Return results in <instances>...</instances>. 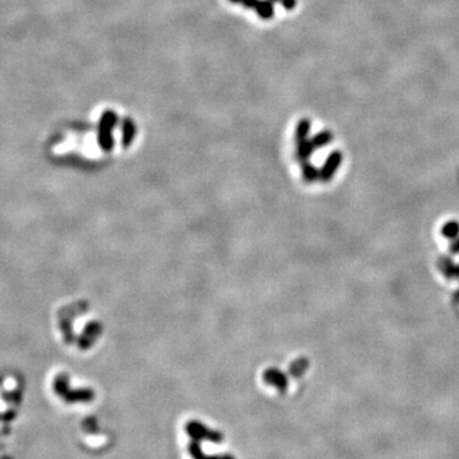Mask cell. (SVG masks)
<instances>
[{
  "label": "cell",
  "instance_id": "277c9868",
  "mask_svg": "<svg viewBox=\"0 0 459 459\" xmlns=\"http://www.w3.org/2000/svg\"><path fill=\"white\" fill-rule=\"evenodd\" d=\"M263 380L269 385L274 386L280 393H286L288 386V379L285 374L278 369H267L263 373Z\"/></svg>",
  "mask_w": 459,
  "mask_h": 459
},
{
  "label": "cell",
  "instance_id": "ffe728a7",
  "mask_svg": "<svg viewBox=\"0 0 459 459\" xmlns=\"http://www.w3.org/2000/svg\"><path fill=\"white\" fill-rule=\"evenodd\" d=\"M269 2H272V3H280L281 0H269Z\"/></svg>",
  "mask_w": 459,
  "mask_h": 459
},
{
  "label": "cell",
  "instance_id": "ba28073f",
  "mask_svg": "<svg viewBox=\"0 0 459 459\" xmlns=\"http://www.w3.org/2000/svg\"><path fill=\"white\" fill-rule=\"evenodd\" d=\"M310 129H311V121L310 119L308 118H304L299 121L297 126H296V130H295V139H296V143L301 141H305L308 139L309 133H310Z\"/></svg>",
  "mask_w": 459,
  "mask_h": 459
},
{
  "label": "cell",
  "instance_id": "8992f818",
  "mask_svg": "<svg viewBox=\"0 0 459 459\" xmlns=\"http://www.w3.org/2000/svg\"><path fill=\"white\" fill-rule=\"evenodd\" d=\"M314 146L311 143V139H305V141H301L297 143V151H296V157L300 162L309 161V158L311 157L314 152Z\"/></svg>",
  "mask_w": 459,
  "mask_h": 459
},
{
  "label": "cell",
  "instance_id": "30bf717a",
  "mask_svg": "<svg viewBox=\"0 0 459 459\" xmlns=\"http://www.w3.org/2000/svg\"><path fill=\"white\" fill-rule=\"evenodd\" d=\"M301 170H303V177L305 181L313 182L316 179H319V171L314 165H311L309 161L301 162Z\"/></svg>",
  "mask_w": 459,
  "mask_h": 459
},
{
  "label": "cell",
  "instance_id": "e0dca14e",
  "mask_svg": "<svg viewBox=\"0 0 459 459\" xmlns=\"http://www.w3.org/2000/svg\"><path fill=\"white\" fill-rule=\"evenodd\" d=\"M450 249H452L453 253H459V240H457V241L453 242V245H452V247H450Z\"/></svg>",
  "mask_w": 459,
  "mask_h": 459
},
{
  "label": "cell",
  "instance_id": "52a82bcc",
  "mask_svg": "<svg viewBox=\"0 0 459 459\" xmlns=\"http://www.w3.org/2000/svg\"><path fill=\"white\" fill-rule=\"evenodd\" d=\"M254 10L262 19H270L274 15V7L269 0H259Z\"/></svg>",
  "mask_w": 459,
  "mask_h": 459
},
{
  "label": "cell",
  "instance_id": "9a60e30c",
  "mask_svg": "<svg viewBox=\"0 0 459 459\" xmlns=\"http://www.w3.org/2000/svg\"><path fill=\"white\" fill-rule=\"evenodd\" d=\"M258 2H259V0H242L241 5L244 8H246V9H254V8L257 7Z\"/></svg>",
  "mask_w": 459,
  "mask_h": 459
},
{
  "label": "cell",
  "instance_id": "2e32d148",
  "mask_svg": "<svg viewBox=\"0 0 459 459\" xmlns=\"http://www.w3.org/2000/svg\"><path fill=\"white\" fill-rule=\"evenodd\" d=\"M197 459H220V455H207L204 454V452H203Z\"/></svg>",
  "mask_w": 459,
  "mask_h": 459
},
{
  "label": "cell",
  "instance_id": "4fadbf2b",
  "mask_svg": "<svg viewBox=\"0 0 459 459\" xmlns=\"http://www.w3.org/2000/svg\"><path fill=\"white\" fill-rule=\"evenodd\" d=\"M443 269H444L445 274L448 277H458L459 276V265L452 264L450 262L445 260L444 264H443Z\"/></svg>",
  "mask_w": 459,
  "mask_h": 459
},
{
  "label": "cell",
  "instance_id": "d6986e66",
  "mask_svg": "<svg viewBox=\"0 0 459 459\" xmlns=\"http://www.w3.org/2000/svg\"><path fill=\"white\" fill-rule=\"evenodd\" d=\"M230 2L234 3V4H241L242 0H230Z\"/></svg>",
  "mask_w": 459,
  "mask_h": 459
},
{
  "label": "cell",
  "instance_id": "5b68a950",
  "mask_svg": "<svg viewBox=\"0 0 459 459\" xmlns=\"http://www.w3.org/2000/svg\"><path fill=\"white\" fill-rule=\"evenodd\" d=\"M135 135L136 125L134 120H131L130 118H124L123 125H121V146L123 148H129L133 144Z\"/></svg>",
  "mask_w": 459,
  "mask_h": 459
},
{
  "label": "cell",
  "instance_id": "9c48e42d",
  "mask_svg": "<svg viewBox=\"0 0 459 459\" xmlns=\"http://www.w3.org/2000/svg\"><path fill=\"white\" fill-rule=\"evenodd\" d=\"M332 141H333V134L329 130H322L320 133H318L311 138V143H313L314 148L316 149L328 146Z\"/></svg>",
  "mask_w": 459,
  "mask_h": 459
},
{
  "label": "cell",
  "instance_id": "3957f363",
  "mask_svg": "<svg viewBox=\"0 0 459 459\" xmlns=\"http://www.w3.org/2000/svg\"><path fill=\"white\" fill-rule=\"evenodd\" d=\"M342 153L341 151H333L328 157H327L326 162H324L323 167L319 171V179L323 180V181H329L332 180V177L334 176L337 170L339 169L342 164Z\"/></svg>",
  "mask_w": 459,
  "mask_h": 459
},
{
  "label": "cell",
  "instance_id": "7c38bea8",
  "mask_svg": "<svg viewBox=\"0 0 459 459\" xmlns=\"http://www.w3.org/2000/svg\"><path fill=\"white\" fill-rule=\"evenodd\" d=\"M443 235L448 239H455L459 235V223L455 221H450L444 225V227L442 230Z\"/></svg>",
  "mask_w": 459,
  "mask_h": 459
},
{
  "label": "cell",
  "instance_id": "6da1fadb",
  "mask_svg": "<svg viewBox=\"0 0 459 459\" xmlns=\"http://www.w3.org/2000/svg\"><path fill=\"white\" fill-rule=\"evenodd\" d=\"M118 124V115L112 110H106L100 119L99 126V144L104 151L109 152L114 148V136L112 130Z\"/></svg>",
  "mask_w": 459,
  "mask_h": 459
},
{
  "label": "cell",
  "instance_id": "7a4b0ae2",
  "mask_svg": "<svg viewBox=\"0 0 459 459\" xmlns=\"http://www.w3.org/2000/svg\"><path fill=\"white\" fill-rule=\"evenodd\" d=\"M185 431L189 435V438L195 442H211V443H222L223 437L217 430H211L204 424L199 421H189L185 425Z\"/></svg>",
  "mask_w": 459,
  "mask_h": 459
},
{
  "label": "cell",
  "instance_id": "ac0fdd59",
  "mask_svg": "<svg viewBox=\"0 0 459 459\" xmlns=\"http://www.w3.org/2000/svg\"><path fill=\"white\" fill-rule=\"evenodd\" d=\"M220 459H235V458L230 454H221Z\"/></svg>",
  "mask_w": 459,
  "mask_h": 459
},
{
  "label": "cell",
  "instance_id": "8fae6325",
  "mask_svg": "<svg viewBox=\"0 0 459 459\" xmlns=\"http://www.w3.org/2000/svg\"><path fill=\"white\" fill-rule=\"evenodd\" d=\"M308 366L309 361L306 360V358H299V360H296L295 362H292V365H291L290 374L295 376V378H299V376H301L306 370H308Z\"/></svg>",
  "mask_w": 459,
  "mask_h": 459
},
{
  "label": "cell",
  "instance_id": "5bb4252c",
  "mask_svg": "<svg viewBox=\"0 0 459 459\" xmlns=\"http://www.w3.org/2000/svg\"><path fill=\"white\" fill-rule=\"evenodd\" d=\"M280 4L285 8L286 10H292L297 5V0H281Z\"/></svg>",
  "mask_w": 459,
  "mask_h": 459
}]
</instances>
